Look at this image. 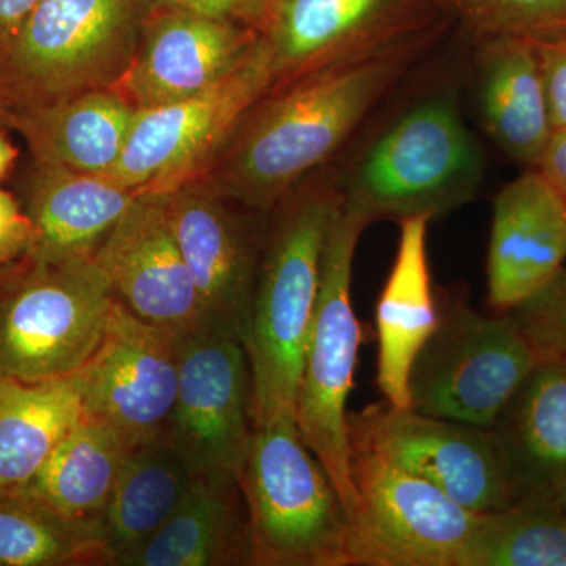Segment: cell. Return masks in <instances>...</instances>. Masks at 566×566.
<instances>
[{"label": "cell", "instance_id": "6da1fadb", "mask_svg": "<svg viewBox=\"0 0 566 566\" xmlns=\"http://www.w3.org/2000/svg\"><path fill=\"white\" fill-rule=\"evenodd\" d=\"M416 31L305 73L245 115L219 166V186L248 207H274L334 155L416 62Z\"/></svg>", "mask_w": 566, "mask_h": 566}, {"label": "cell", "instance_id": "7a4b0ae2", "mask_svg": "<svg viewBox=\"0 0 566 566\" xmlns=\"http://www.w3.org/2000/svg\"><path fill=\"white\" fill-rule=\"evenodd\" d=\"M344 189L318 182L282 200L260 253L243 345L251 364L253 427L294 416L322 285L323 253Z\"/></svg>", "mask_w": 566, "mask_h": 566}, {"label": "cell", "instance_id": "3957f363", "mask_svg": "<svg viewBox=\"0 0 566 566\" xmlns=\"http://www.w3.org/2000/svg\"><path fill=\"white\" fill-rule=\"evenodd\" d=\"M253 566H352L349 516L294 416L253 427L238 471Z\"/></svg>", "mask_w": 566, "mask_h": 566}, {"label": "cell", "instance_id": "277c9868", "mask_svg": "<svg viewBox=\"0 0 566 566\" xmlns=\"http://www.w3.org/2000/svg\"><path fill=\"white\" fill-rule=\"evenodd\" d=\"M114 296L93 255L31 251L0 266V378L76 375L102 344Z\"/></svg>", "mask_w": 566, "mask_h": 566}, {"label": "cell", "instance_id": "5b68a950", "mask_svg": "<svg viewBox=\"0 0 566 566\" xmlns=\"http://www.w3.org/2000/svg\"><path fill=\"white\" fill-rule=\"evenodd\" d=\"M151 0H39L0 70L18 109L120 82L139 48Z\"/></svg>", "mask_w": 566, "mask_h": 566}, {"label": "cell", "instance_id": "8992f818", "mask_svg": "<svg viewBox=\"0 0 566 566\" xmlns=\"http://www.w3.org/2000/svg\"><path fill=\"white\" fill-rule=\"evenodd\" d=\"M483 155L455 104L428 99L371 145L349 180L345 202L370 219H433L474 197Z\"/></svg>", "mask_w": 566, "mask_h": 566}, {"label": "cell", "instance_id": "52a82bcc", "mask_svg": "<svg viewBox=\"0 0 566 566\" xmlns=\"http://www.w3.org/2000/svg\"><path fill=\"white\" fill-rule=\"evenodd\" d=\"M370 223L367 216L344 200L331 226L314 326L294 405L301 438L333 479L349 517L357 497L349 464L346 401L364 338L353 307V263L360 237Z\"/></svg>", "mask_w": 566, "mask_h": 566}, {"label": "cell", "instance_id": "ba28073f", "mask_svg": "<svg viewBox=\"0 0 566 566\" xmlns=\"http://www.w3.org/2000/svg\"><path fill=\"white\" fill-rule=\"evenodd\" d=\"M441 322L409 375L411 409L491 428L539 364L512 312L483 315L465 301H439Z\"/></svg>", "mask_w": 566, "mask_h": 566}, {"label": "cell", "instance_id": "9c48e42d", "mask_svg": "<svg viewBox=\"0 0 566 566\" xmlns=\"http://www.w3.org/2000/svg\"><path fill=\"white\" fill-rule=\"evenodd\" d=\"M356 509L353 566H463L482 513L348 436Z\"/></svg>", "mask_w": 566, "mask_h": 566}, {"label": "cell", "instance_id": "30bf717a", "mask_svg": "<svg viewBox=\"0 0 566 566\" xmlns=\"http://www.w3.org/2000/svg\"><path fill=\"white\" fill-rule=\"evenodd\" d=\"M273 57L260 33L243 62L211 88L153 109H137L111 180L142 193H169L188 182L273 91Z\"/></svg>", "mask_w": 566, "mask_h": 566}, {"label": "cell", "instance_id": "8fae6325", "mask_svg": "<svg viewBox=\"0 0 566 566\" xmlns=\"http://www.w3.org/2000/svg\"><path fill=\"white\" fill-rule=\"evenodd\" d=\"M252 401L243 342L205 323L180 340L177 400L161 439L193 475L237 479L253 434Z\"/></svg>", "mask_w": 566, "mask_h": 566}, {"label": "cell", "instance_id": "7c38bea8", "mask_svg": "<svg viewBox=\"0 0 566 566\" xmlns=\"http://www.w3.org/2000/svg\"><path fill=\"white\" fill-rule=\"evenodd\" d=\"M180 340L114 297L102 344L73 375L84 416L109 424L132 449L161 439L177 400Z\"/></svg>", "mask_w": 566, "mask_h": 566}, {"label": "cell", "instance_id": "4fadbf2b", "mask_svg": "<svg viewBox=\"0 0 566 566\" xmlns=\"http://www.w3.org/2000/svg\"><path fill=\"white\" fill-rule=\"evenodd\" d=\"M348 436L476 513L515 501L493 431L381 401L348 412Z\"/></svg>", "mask_w": 566, "mask_h": 566}, {"label": "cell", "instance_id": "5bb4252c", "mask_svg": "<svg viewBox=\"0 0 566 566\" xmlns=\"http://www.w3.org/2000/svg\"><path fill=\"white\" fill-rule=\"evenodd\" d=\"M93 259L112 296L144 322L186 337L208 323L202 297L182 259L163 193H142Z\"/></svg>", "mask_w": 566, "mask_h": 566}, {"label": "cell", "instance_id": "9a60e30c", "mask_svg": "<svg viewBox=\"0 0 566 566\" xmlns=\"http://www.w3.org/2000/svg\"><path fill=\"white\" fill-rule=\"evenodd\" d=\"M148 17L120 88L136 109L199 95L218 84L251 51L260 32L237 21L161 9Z\"/></svg>", "mask_w": 566, "mask_h": 566}, {"label": "cell", "instance_id": "2e32d148", "mask_svg": "<svg viewBox=\"0 0 566 566\" xmlns=\"http://www.w3.org/2000/svg\"><path fill=\"white\" fill-rule=\"evenodd\" d=\"M163 196L208 322L243 340L262 249L244 222L210 189L185 182Z\"/></svg>", "mask_w": 566, "mask_h": 566}, {"label": "cell", "instance_id": "e0dca14e", "mask_svg": "<svg viewBox=\"0 0 566 566\" xmlns=\"http://www.w3.org/2000/svg\"><path fill=\"white\" fill-rule=\"evenodd\" d=\"M566 264V199L538 169L497 192L488 241V305L509 314Z\"/></svg>", "mask_w": 566, "mask_h": 566}, {"label": "cell", "instance_id": "ac0fdd59", "mask_svg": "<svg viewBox=\"0 0 566 566\" xmlns=\"http://www.w3.org/2000/svg\"><path fill=\"white\" fill-rule=\"evenodd\" d=\"M420 29L416 0H274L262 35L277 88Z\"/></svg>", "mask_w": 566, "mask_h": 566}, {"label": "cell", "instance_id": "d6986e66", "mask_svg": "<svg viewBox=\"0 0 566 566\" xmlns=\"http://www.w3.org/2000/svg\"><path fill=\"white\" fill-rule=\"evenodd\" d=\"M428 222L423 216L400 221L397 255L376 304V385L387 403L400 409H411L412 365L441 322L428 260Z\"/></svg>", "mask_w": 566, "mask_h": 566}, {"label": "cell", "instance_id": "ffe728a7", "mask_svg": "<svg viewBox=\"0 0 566 566\" xmlns=\"http://www.w3.org/2000/svg\"><path fill=\"white\" fill-rule=\"evenodd\" d=\"M248 509L237 479L196 476L163 527L122 566L251 565Z\"/></svg>", "mask_w": 566, "mask_h": 566}, {"label": "cell", "instance_id": "44dd1931", "mask_svg": "<svg viewBox=\"0 0 566 566\" xmlns=\"http://www.w3.org/2000/svg\"><path fill=\"white\" fill-rule=\"evenodd\" d=\"M480 41V111L488 136L510 158L536 167L554 126L535 41Z\"/></svg>", "mask_w": 566, "mask_h": 566}, {"label": "cell", "instance_id": "7402d4cb", "mask_svg": "<svg viewBox=\"0 0 566 566\" xmlns=\"http://www.w3.org/2000/svg\"><path fill=\"white\" fill-rule=\"evenodd\" d=\"M137 193L93 175L39 164L28 200L29 251L48 259L93 255Z\"/></svg>", "mask_w": 566, "mask_h": 566}, {"label": "cell", "instance_id": "603a6c76", "mask_svg": "<svg viewBox=\"0 0 566 566\" xmlns=\"http://www.w3.org/2000/svg\"><path fill=\"white\" fill-rule=\"evenodd\" d=\"M491 431L515 501L566 482V365H536Z\"/></svg>", "mask_w": 566, "mask_h": 566}, {"label": "cell", "instance_id": "cb8c5ba5", "mask_svg": "<svg viewBox=\"0 0 566 566\" xmlns=\"http://www.w3.org/2000/svg\"><path fill=\"white\" fill-rule=\"evenodd\" d=\"M136 112L125 96L96 88L21 111L14 128L36 163L107 175L120 159Z\"/></svg>", "mask_w": 566, "mask_h": 566}, {"label": "cell", "instance_id": "d4e9b609", "mask_svg": "<svg viewBox=\"0 0 566 566\" xmlns=\"http://www.w3.org/2000/svg\"><path fill=\"white\" fill-rule=\"evenodd\" d=\"M193 472L164 439L133 447L104 515L112 565L150 539L181 504Z\"/></svg>", "mask_w": 566, "mask_h": 566}, {"label": "cell", "instance_id": "484cf974", "mask_svg": "<svg viewBox=\"0 0 566 566\" xmlns=\"http://www.w3.org/2000/svg\"><path fill=\"white\" fill-rule=\"evenodd\" d=\"M82 416L74 376L40 382L0 378V486L32 482Z\"/></svg>", "mask_w": 566, "mask_h": 566}, {"label": "cell", "instance_id": "4316f807", "mask_svg": "<svg viewBox=\"0 0 566 566\" xmlns=\"http://www.w3.org/2000/svg\"><path fill=\"white\" fill-rule=\"evenodd\" d=\"M129 450L109 424L82 416L28 485L63 515L104 526Z\"/></svg>", "mask_w": 566, "mask_h": 566}, {"label": "cell", "instance_id": "83f0119b", "mask_svg": "<svg viewBox=\"0 0 566 566\" xmlns=\"http://www.w3.org/2000/svg\"><path fill=\"white\" fill-rule=\"evenodd\" d=\"M103 524L63 515L29 485L0 486V566H103Z\"/></svg>", "mask_w": 566, "mask_h": 566}, {"label": "cell", "instance_id": "f1b7e54d", "mask_svg": "<svg viewBox=\"0 0 566 566\" xmlns=\"http://www.w3.org/2000/svg\"><path fill=\"white\" fill-rule=\"evenodd\" d=\"M463 566H566V509L551 491L482 513Z\"/></svg>", "mask_w": 566, "mask_h": 566}, {"label": "cell", "instance_id": "f546056e", "mask_svg": "<svg viewBox=\"0 0 566 566\" xmlns=\"http://www.w3.org/2000/svg\"><path fill=\"white\" fill-rule=\"evenodd\" d=\"M479 40L543 39L566 29V0H434Z\"/></svg>", "mask_w": 566, "mask_h": 566}, {"label": "cell", "instance_id": "4dcf8cb0", "mask_svg": "<svg viewBox=\"0 0 566 566\" xmlns=\"http://www.w3.org/2000/svg\"><path fill=\"white\" fill-rule=\"evenodd\" d=\"M512 314L534 346L539 363L566 365V264Z\"/></svg>", "mask_w": 566, "mask_h": 566}, {"label": "cell", "instance_id": "1f68e13d", "mask_svg": "<svg viewBox=\"0 0 566 566\" xmlns=\"http://www.w3.org/2000/svg\"><path fill=\"white\" fill-rule=\"evenodd\" d=\"M542 65L551 122L566 128V29L534 40Z\"/></svg>", "mask_w": 566, "mask_h": 566}, {"label": "cell", "instance_id": "d6a6232c", "mask_svg": "<svg viewBox=\"0 0 566 566\" xmlns=\"http://www.w3.org/2000/svg\"><path fill=\"white\" fill-rule=\"evenodd\" d=\"M161 9L188 11L249 25L262 33L270 21L274 0H151Z\"/></svg>", "mask_w": 566, "mask_h": 566}, {"label": "cell", "instance_id": "836d02e7", "mask_svg": "<svg viewBox=\"0 0 566 566\" xmlns=\"http://www.w3.org/2000/svg\"><path fill=\"white\" fill-rule=\"evenodd\" d=\"M39 0H0V70Z\"/></svg>", "mask_w": 566, "mask_h": 566}, {"label": "cell", "instance_id": "e575fe53", "mask_svg": "<svg viewBox=\"0 0 566 566\" xmlns=\"http://www.w3.org/2000/svg\"><path fill=\"white\" fill-rule=\"evenodd\" d=\"M536 169L566 199V128L554 129Z\"/></svg>", "mask_w": 566, "mask_h": 566}, {"label": "cell", "instance_id": "d590c367", "mask_svg": "<svg viewBox=\"0 0 566 566\" xmlns=\"http://www.w3.org/2000/svg\"><path fill=\"white\" fill-rule=\"evenodd\" d=\"M33 232L28 216L20 221L0 223V266L20 259L31 249Z\"/></svg>", "mask_w": 566, "mask_h": 566}, {"label": "cell", "instance_id": "8d00e7d4", "mask_svg": "<svg viewBox=\"0 0 566 566\" xmlns=\"http://www.w3.org/2000/svg\"><path fill=\"white\" fill-rule=\"evenodd\" d=\"M24 216L17 200L10 193L0 191V223L20 221Z\"/></svg>", "mask_w": 566, "mask_h": 566}, {"label": "cell", "instance_id": "74e56055", "mask_svg": "<svg viewBox=\"0 0 566 566\" xmlns=\"http://www.w3.org/2000/svg\"><path fill=\"white\" fill-rule=\"evenodd\" d=\"M18 115H20V109L10 98L9 93L3 91L0 85V126H14Z\"/></svg>", "mask_w": 566, "mask_h": 566}, {"label": "cell", "instance_id": "f35d334b", "mask_svg": "<svg viewBox=\"0 0 566 566\" xmlns=\"http://www.w3.org/2000/svg\"><path fill=\"white\" fill-rule=\"evenodd\" d=\"M17 148L0 134V177L10 169L11 164L17 159Z\"/></svg>", "mask_w": 566, "mask_h": 566}, {"label": "cell", "instance_id": "ab89813d", "mask_svg": "<svg viewBox=\"0 0 566 566\" xmlns=\"http://www.w3.org/2000/svg\"><path fill=\"white\" fill-rule=\"evenodd\" d=\"M551 493L556 495L558 502L566 509V482L558 483V485L551 488Z\"/></svg>", "mask_w": 566, "mask_h": 566}]
</instances>
